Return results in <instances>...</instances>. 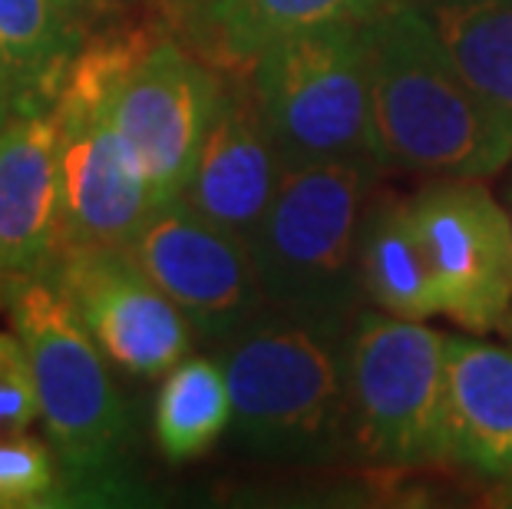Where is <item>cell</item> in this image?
I'll list each match as a JSON object with an SVG mask.
<instances>
[{
	"label": "cell",
	"mask_w": 512,
	"mask_h": 509,
	"mask_svg": "<svg viewBox=\"0 0 512 509\" xmlns=\"http://www.w3.org/2000/svg\"><path fill=\"white\" fill-rule=\"evenodd\" d=\"M34 420H40L34 364L17 331H0V437L27 433Z\"/></svg>",
	"instance_id": "44dd1931"
},
{
	"label": "cell",
	"mask_w": 512,
	"mask_h": 509,
	"mask_svg": "<svg viewBox=\"0 0 512 509\" xmlns=\"http://www.w3.org/2000/svg\"><path fill=\"white\" fill-rule=\"evenodd\" d=\"M446 463L512 476V351L446 338Z\"/></svg>",
	"instance_id": "5bb4252c"
},
{
	"label": "cell",
	"mask_w": 512,
	"mask_h": 509,
	"mask_svg": "<svg viewBox=\"0 0 512 509\" xmlns=\"http://www.w3.org/2000/svg\"><path fill=\"white\" fill-rule=\"evenodd\" d=\"M166 4L172 7V14H176V20H179V14H182V10L189 7V4H195V0H166Z\"/></svg>",
	"instance_id": "cb8c5ba5"
},
{
	"label": "cell",
	"mask_w": 512,
	"mask_h": 509,
	"mask_svg": "<svg viewBox=\"0 0 512 509\" xmlns=\"http://www.w3.org/2000/svg\"><path fill=\"white\" fill-rule=\"evenodd\" d=\"M63 4V10H67V14L76 20V24H80L83 30H86V17L90 14H96V10H100L106 0H60Z\"/></svg>",
	"instance_id": "7402d4cb"
},
{
	"label": "cell",
	"mask_w": 512,
	"mask_h": 509,
	"mask_svg": "<svg viewBox=\"0 0 512 509\" xmlns=\"http://www.w3.org/2000/svg\"><path fill=\"white\" fill-rule=\"evenodd\" d=\"M390 0H195L179 14L192 50L215 70L245 77L268 47L291 34L370 20Z\"/></svg>",
	"instance_id": "9a60e30c"
},
{
	"label": "cell",
	"mask_w": 512,
	"mask_h": 509,
	"mask_svg": "<svg viewBox=\"0 0 512 509\" xmlns=\"http://www.w3.org/2000/svg\"><path fill=\"white\" fill-rule=\"evenodd\" d=\"M86 30L60 0H0V57L14 110H53Z\"/></svg>",
	"instance_id": "2e32d148"
},
{
	"label": "cell",
	"mask_w": 512,
	"mask_h": 509,
	"mask_svg": "<svg viewBox=\"0 0 512 509\" xmlns=\"http://www.w3.org/2000/svg\"><path fill=\"white\" fill-rule=\"evenodd\" d=\"M361 278L367 298L380 311L413 321L443 314L437 275L410 222L407 199L377 205L364 219Z\"/></svg>",
	"instance_id": "e0dca14e"
},
{
	"label": "cell",
	"mask_w": 512,
	"mask_h": 509,
	"mask_svg": "<svg viewBox=\"0 0 512 509\" xmlns=\"http://www.w3.org/2000/svg\"><path fill=\"white\" fill-rule=\"evenodd\" d=\"M456 67L512 139V0H420Z\"/></svg>",
	"instance_id": "ac0fdd59"
},
{
	"label": "cell",
	"mask_w": 512,
	"mask_h": 509,
	"mask_svg": "<svg viewBox=\"0 0 512 509\" xmlns=\"http://www.w3.org/2000/svg\"><path fill=\"white\" fill-rule=\"evenodd\" d=\"M370 100L387 166L437 179H486L512 139L479 100L420 0H390L367 20Z\"/></svg>",
	"instance_id": "6da1fadb"
},
{
	"label": "cell",
	"mask_w": 512,
	"mask_h": 509,
	"mask_svg": "<svg viewBox=\"0 0 512 509\" xmlns=\"http://www.w3.org/2000/svg\"><path fill=\"white\" fill-rule=\"evenodd\" d=\"M7 278H10V275L0 272V301H7Z\"/></svg>",
	"instance_id": "d4e9b609"
},
{
	"label": "cell",
	"mask_w": 512,
	"mask_h": 509,
	"mask_svg": "<svg viewBox=\"0 0 512 509\" xmlns=\"http://www.w3.org/2000/svg\"><path fill=\"white\" fill-rule=\"evenodd\" d=\"M281 176L285 166L261 123L252 80L225 83L219 116L205 136L182 202L219 229L252 238Z\"/></svg>",
	"instance_id": "7c38bea8"
},
{
	"label": "cell",
	"mask_w": 512,
	"mask_h": 509,
	"mask_svg": "<svg viewBox=\"0 0 512 509\" xmlns=\"http://www.w3.org/2000/svg\"><path fill=\"white\" fill-rule=\"evenodd\" d=\"M377 159H334L288 169L248 238L268 305L351 324L361 305V212Z\"/></svg>",
	"instance_id": "277c9868"
},
{
	"label": "cell",
	"mask_w": 512,
	"mask_h": 509,
	"mask_svg": "<svg viewBox=\"0 0 512 509\" xmlns=\"http://www.w3.org/2000/svg\"><path fill=\"white\" fill-rule=\"evenodd\" d=\"M509 199H512V189H509ZM509 338H512V311H509V321H506V328H503Z\"/></svg>",
	"instance_id": "484cf974"
},
{
	"label": "cell",
	"mask_w": 512,
	"mask_h": 509,
	"mask_svg": "<svg viewBox=\"0 0 512 509\" xmlns=\"http://www.w3.org/2000/svg\"><path fill=\"white\" fill-rule=\"evenodd\" d=\"M351 324L265 308L222 344L232 440L268 460L321 463L351 437L344 341Z\"/></svg>",
	"instance_id": "7a4b0ae2"
},
{
	"label": "cell",
	"mask_w": 512,
	"mask_h": 509,
	"mask_svg": "<svg viewBox=\"0 0 512 509\" xmlns=\"http://www.w3.org/2000/svg\"><path fill=\"white\" fill-rule=\"evenodd\" d=\"M119 96L60 93V248L129 245L162 205L116 126Z\"/></svg>",
	"instance_id": "8fae6325"
},
{
	"label": "cell",
	"mask_w": 512,
	"mask_h": 509,
	"mask_svg": "<svg viewBox=\"0 0 512 509\" xmlns=\"http://www.w3.org/2000/svg\"><path fill=\"white\" fill-rule=\"evenodd\" d=\"M106 361L136 377L172 371L192 348V324L126 245H63L43 268Z\"/></svg>",
	"instance_id": "ba28073f"
},
{
	"label": "cell",
	"mask_w": 512,
	"mask_h": 509,
	"mask_svg": "<svg viewBox=\"0 0 512 509\" xmlns=\"http://www.w3.org/2000/svg\"><path fill=\"white\" fill-rule=\"evenodd\" d=\"M63 506V470L50 443L30 433L0 437V509Z\"/></svg>",
	"instance_id": "ffe728a7"
},
{
	"label": "cell",
	"mask_w": 512,
	"mask_h": 509,
	"mask_svg": "<svg viewBox=\"0 0 512 509\" xmlns=\"http://www.w3.org/2000/svg\"><path fill=\"white\" fill-rule=\"evenodd\" d=\"M225 96L222 70L166 34L116 100L119 136L159 205L185 196Z\"/></svg>",
	"instance_id": "30bf717a"
},
{
	"label": "cell",
	"mask_w": 512,
	"mask_h": 509,
	"mask_svg": "<svg viewBox=\"0 0 512 509\" xmlns=\"http://www.w3.org/2000/svg\"><path fill=\"white\" fill-rule=\"evenodd\" d=\"M156 443L162 457L185 463L202 457L232 427V394L225 367L212 357H189L166 371L156 397Z\"/></svg>",
	"instance_id": "d6986e66"
},
{
	"label": "cell",
	"mask_w": 512,
	"mask_h": 509,
	"mask_svg": "<svg viewBox=\"0 0 512 509\" xmlns=\"http://www.w3.org/2000/svg\"><path fill=\"white\" fill-rule=\"evenodd\" d=\"M437 275L443 314L470 334L503 331L512 311V215L479 179H443L407 199Z\"/></svg>",
	"instance_id": "52a82bcc"
},
{
	"label": "cell",
	"mask_w": 512,
	"mask_h": 509,
	"mask_svg": "<svg viewBox=\"0 0 512 509\" xmlns=\"http://www.w3.org/2000/svg\"><path fill=\"white\" fill-rule=\"evenodd\" d=\"M126 252L176 301L195 338L215 348L268 308L248 238L212 225L182 199L162 205Z\"/></svg>",
	"instance_id": "9c48e42d"
},
{
	"label": "cell",
	"mask_w": 512,
	"mask_h": 509,
	"mask_svg": "<svg viewBox=\"0 0 512 509\" xmlns=\"http://www.w3.org/2000/svg\"><path fill=\"white\" fill-rule=\"evenodd\" d=\"M248 80L285 172L334 159H377L387 166L370 100L367 20L278 40L255 60Z\"/></svg>",
	"instance_id": "5b68a950"
},
{
	"label": "cell",
	"mask_w": 512,
	"mask_h": 509,
	"mask_svg": "<svg viewBox=\"0 0 512 509\" xmlns=\"http://www.w3.org/2000/svg\"><path fill=\"white\" fill-rule=\"evenodd\" d=\"M7 308L34 364L40 420L63 470V506L126 493L129 410L100 344L47 275H10Z\"/></svg>",
	"instance_id": "3957f363"
},
{
	"label": "cell",
	"mask_w": 512,
	"mask_h": 509,
	"mask_svg": "<svg viewBox=\"0 0 512 509\" xmlns=\"http://www.w3.org/2000/svg\"><path fill=\"white\" fill-rule=\"evenodd\" d=\"M10 113H14V96H10V77H7L4 57H0V126L7 123Z\"/></svg>",
	"instance_id": "603a6c76"
},
{
	"label": "cell",
	"mask_w": 512,
	"mask_h": 509,
	"mask_svg": "<svg viewBox=\"0 0 512 509\" xmlns=\"http://www.w3.org/2000/svg\"><path fill=\"white\" fill-rule=\"evenodd\" d=\"M351 437L380 467L446 460V334L357 311L344 341Z\"/></svg>",
	"instance_id": "8992f818"
},
{
	"label": "cell",
	"mask_w": 512,
	"mask_h": 509,
	"mask_svg": "<svg viewBox=\"0 0 512 509\" xmlns=\"http://www.w3.org/2000/svg\"><path fill=\"white\" fill-rule=\"evenodd\" d=\"M60 252L57 110H14L0 126V272L40 275Z\"/></svg>",
	"instance_id": "4fadbf2b"
}]
</instances>
